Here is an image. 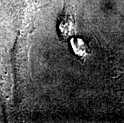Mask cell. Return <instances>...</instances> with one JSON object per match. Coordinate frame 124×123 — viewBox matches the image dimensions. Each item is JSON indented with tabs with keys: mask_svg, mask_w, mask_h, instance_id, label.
I'll list each match as a JSON object with an SVG mask.
<instances>
[{
	"mask_svg": "<svg viewBox=\"0 0 124 123\" xmlns=\"http://www.w3.org/2000/svg\"><path fill=\"white\" fill-rule=\"evenodd\" d=\"M59 21V35L63 38H67L74 33V29H75V21L73 17L71 16L70 13L67 10H64L62 13V16L60 17Z\"/></svg>",
	"mask_w": 124,
	"mask_h": 123,
	"instance_id": "cell-1",
	"label": "cell"
},
{
	"mask_svg": "<svg viewBox=\"0 0 124 123\" xmlns=\"http://www.w3.org/2000/svg\"><path fill=\"white\" fill-rule=\"evenodd\" d=\"M73 48L77 54H85L86 46H85V44L83 43V42L81 41L80 39H77V40L75 41V43H73Z\"/></svg>",
	"mask_w": 124,
	"mask_h": 123,
	"instance_id": "cell-2",
	"label": "cell"
}]
</instances>
